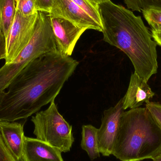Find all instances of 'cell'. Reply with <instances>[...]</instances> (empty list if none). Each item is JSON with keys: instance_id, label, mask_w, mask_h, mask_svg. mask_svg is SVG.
<instances>
[{"instance_id": "obj_1", "label": "cell", "mask_w": 161, "mask_h": 161, "mask_svg": "<svg viewBox=\"0 0 161 161\" xmlns=\"http://www.w3.org/2000/svg\"><path fill=\"white\" fill-rule=\"evenodd\" d=\"M79 62L59 51L29 63L0 93V121L26 119L55 100Z\"/></svg>"}, {"instance_id": "obj_2", "label": "cell", "mask_w": 161, "mask_h": 161, "mask_svg": "<svg viewBox=\"0 0 161 161\" xmlns=\"http://www.w3.org/2000/svg\"><path fill=\"white\" fill-rule=\"evenodd\" d=\"M103 40L127 55L141 78L148 81L158 72L157 44L142 17L106 0L98 4Z\"/></svg>"}, {"instance_id": "obj_3", "label": "cell", "mask_w": 161, "mask_h": 161, "mask_svg": "<svg viewBox=\"0 0 161 161\" xmlns=\"http://www.w3.org/2000/svg\"><path fill=\"white\" fill-rule=\"evenodd\" d=\"M161 150V129L146 108L124 112L112 155L121 161L152 159Z\"/></svg>"}, {"instance_id": "obj_4", "label": "cell", "mask_w": 161, "mask_h": 161, "mask_svg": "<svg viewBox=\"0 0 161 161\" xmlns=\"http://www.w3.org/2000/svg\"><path fill=\"white\" fill-rule=\"evenodd\" d=\"M58 51L50 13L38 11L35 31L29 43L14 62L0 68V93L7 89L17 75L29 63L46 53Z\"/></svg>"}, {"instance_id": "obj_5", "label": "cell", "mask_w": 161, "mask_h": 161, "mask_svg": "<svg viewBox=\"0 0 161 161\" xmlns=\"http://www.w3.org/2000/svg\"><path fill=\"white\" fill-rule=\"evenodd\" d=\"M34 134L37 139L56 147L62 152L70 151L75 139L72 126L59 113L54 100L48 108L32 116Z\"/></svg>"}, {"instance_id": "obj_6", "label": "cell", "mask_w": 161, "mask_h": 161, "mask_svg": "<svg viewBox=\"0 0 161 161\" xmlns=\"http://www.w3.org/2000/svg\"><path fill=\"white\" fill-rule=\"evenodd\" d=\"M38 12L25 16L16 10V15L6 38V64L14 62L29 43L35 31Z\"/></svg>"}, {"instance_id": "obj_7", "label": "cell", "mask_w": 161, "mask_h": 161, "mask_svg": "<svg viewBox=\"0 0 161 161\" xmlns=\"http://www.w3.org/2000/svg\"><path fill=\"white\" fill-rule=\"evenodd\" d=\"M124 112L121 98L115 106L105 110L103 113L101 126L97 131V140L99 152L104 157L112 155L120 119Z\"/></svg>"}, {"instance_id": "obj_8", "label": "cell", "mask_w": 161, "mask_h": 161, "mask_svg": "<svg viewBox=\"0 0 161 161\" xmlns=\"http://www.w3.org/2000/svg\"><path fill=\"white\" fill-rule=\"evenodd\" d=\"M50 16L58 50L64 55L71 56L77 41L87 29L64 18Z\"/></svg>"}, {"instance_id": "obj_9", "label": "cell", "mask_w": 161, "mask_h": 161, "mask_svg": "<svg viewBox=\"0 0 161 161\" xmlns=\"http://www.w3.org/2000/svg\"><path fill=\"white\" fill-rule=\"evenodd\" d=\"M51 16L69 20L80 27L102 32V24L94 19L72 0H53Z\"/></svg>"}, {"instance_id": "obj_10", "label": "cell", "mask_w": 161, "mask_h": 161, "mask_svg": "<svg viewBox=\"0 0 161 161\" xmlns=\"http://www.w3.org/2000/svg\"><path fill=\"white\" fill-rule=\"evenodd\" d=\"M155 93L147 84V81L141 78L136 73L131 74L127 91L123 99L125 110L139 108L144 103L150 102Z\"/></svg>"}, {"instance_id": "obj_11", "label": "cell", "mask_w": 161, "mask_h": 161, "mask_svg": "<svg viewBox=\"0 0 161 161\" xmlns=\"http://www.w3.org/2000/svg\"><path fill=\"white\" fill-rule=\"evenodd\" d=\"M61 153L59 149L43 141L25 137L23 161H64Z\"/></svg>"}, {"instance_id": "obj_12", "label": "cell", "mask_w": 161, "mask_h": 161, "mask_svg": "<svg viewBox=\"0 0 161 161\" xmlns=\"http://www.w3.org/2000/svg\"><path fill=\"white\" fill-rule=\"evenodd\" d=\"M0 129L8 148L18 161H23L24 144L25 136L23 125L16 122L0 121Z\"/></svg>"}, {"instance_id": "obj_13", "label": "cell", "mask_w": 161, "mask_h": 161, "mask_svg": "<svg viewBox=\"0 0 161 161\" xmlns=\"http://www.w3.org/2000/svg\"><path fill=\"white\" fill-rule=\"evenodd\" d=\"M98 129L91 125L82 126L81 148L87 152L90 159L92 161L100 157L97 140Z\"/></svg>"}, {"instance_id": "obj_14", "label": "cell", "mask_w": 161, "mask_h": 161, "mask_svg": "<svg viewBox=\"0 0 161 161\" xmlns=\"http://www.w3.org/2000/svg\"><path fill=\"white\" fill-rule=\"evenodd\" d=\"M16 13V0H0V30L7 37Z\"/></svg>"}, {"instance_id": "obj_15", "label": "cell", "mask_w": 161, "mask_h": 161, "mask_svg": "<svg viewBox=\"0 0 161 161\" xmlns=\"http://www.w3.org/2000/svg\"><path fill=\"white\" fill-rule=\"evenodd\" d=\"M128 9L143 12L149 9L161 10V0H124Z\"/></svg>"}, {"instance_id": "obj_16", "label": "cell", "mask_w": 161, "mask_h": 161, "mask_svg": "<svg viewBox=\"0 0 161 161\" xmlns=\"http://www.w3.org/2000/svg\"><path fill=\"white\" fill-rule=\"evenodd\" d=\"M142 13L152 30L161 29V10L149 9L143 11Z\"/></svg>"}, {"instance_id": "obj_17", "label": "cell", "mask_w": 161, "mask_h": 161, "mask_svg": "<svg viewBox=\"0 0 161 161\" xmlns=\"http://www.w3.org/2000/svg\"><path fill=\"white\" fill-rule=\"evenodd\" d=\"M72 1L77 4L98 23L102 24L100 15L98 12V6H96L89 0H72Z\"/></svg>"}, {"instance_id": "obj_18", "label": "cell", "mask_w": 161, "mask_h": 161, "mask_svg": "<svg viewBox=\"0 0 161 161\" xmlns=\"http://www.w3.org/2000/svg\"><path fill=\"white\" fill-rule=\"evenodd\" d=\"M16 10L25 16H30L37 13L35 0H16Z\"/></svg>"}, {"instance_id": "obj_19", "label": "cell", "mask_w": 161, "mask_h": 161, "mask_svg": "<svg viewBox=\"0 0 161 161\" xmlns=\"http://www.w3.org/2000/svg\"><path fill=\"white\" fill-rule=\"evenodd\" d=\"M146 108L152 114L161 129V103L150 101L146 104Z\"/></svg>"}, {"instance_id": "obj_20", "label": "cell", "mask_w": 161, "mask_h": 161, "mask_svg": "<svg viewBox=\"0 0 161 161\" xmlns=\"http://www.w3.org/2000/svg\"><path fill=\"white\" fill-rule=\"evenodd\" d=\"M0 161H18L7 147L0 129Z\"/></svg>"}, {"instance_id": "obj_21", "label": "cell", "mask_w": 161, "mask_h": 161, "mask_svg": "<svg viewBox=\"0 0 161 161\" xmlns=\"http://www.w3.org/2000/svg\"><path fill=\"white\" fill-rule=\"evenodd\" d=\"M36 9L37 11L51 13L53 4V0H35Z\"/></svg>"}, {"instance_id": "obj_22", "label": "cell", "mask_w": 161, "mask_h": 161, "mask_svg": "<svg viewBox=\"0 0 161 161\" xmlns=\"http://www.w3.org/2000/svg\"><path fill=\"white\" fill-rule=\"evenodd\" d=\"M6 38L3 32L0 30V60L6 58Z\"/></svg>"}, {"instance_id": "obj_23", "label": "cell", "mask_w": 161, "mask_h": 161, "mask_svg": "<svg viewBox=\"0 0 161 161\" xmlns=\"http://www.w3.org/2000/svg\"><path fill=\"white\" fill-rule=\"evenodd\" d=\"M151 35L154 41L157 45L161 47V29L159 30H151Z\"/></svg>"}, {"instance_id": "obj_24", "label": "cell", "mask_w": 161, "mask_h": 161, "mask_svg": "<svg viewBox=\"0 0 161 161\" xmlns=\"http://www.w3.org/2000/svg\"><path fill=\"white\" fill-rule=\"evenodd\" d=\"M151 159H152L153 161H161V150Z\"/></svg>"}, {"instance_id": "obj_25", "label": "cell", "mask_w": 161, "mask_h": 161, "mask_svg": "<svg viewBox=\"0 0 161 161\" xmlns=\"http://www.w3.org/2000/svg\"><path fill=\"white\" fill-rule=\"evenodd\" d=\"M89 1H90L93 4L96 6H97L99 3L104 2V1H106V0H89Z\"/></svg>"}]
</instances>
